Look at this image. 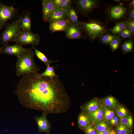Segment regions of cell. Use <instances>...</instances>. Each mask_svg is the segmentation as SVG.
I'll use <instances>...</instances> for the list:
<instances>
[{
    "instance_id": "obj_1",
    "label": "cell",
    "mask_w": 134,
    "mask_h": 134,
    "mask_svg": "<svg viewBox=\"0 0 134 134\" xmlns=\"http://www.w3.org/2000/svg\"><path fill=\"white\" fill-rule=\"evenodd\" d=\"M58 78L42 76L38 72L22 76L16 90L20 102L27 108L47 114L65 112L70 107L71 101Z\"/></svg>"
},
{
    "instance_id": "obj_2",
    "label": "cell",
    "mask_w": 134,
    "mask_h": 134,
    "mask_svg": "<svg viewBox=\"0 0 134 134\" xmlns=\"http://www.w3.org/2000/svg\"><path fill=\"white\" fill-rule=\"evenodd\" d=\"M86 22L79 21L80 28L86 38L91 41L98 39L104 34L110 33V29L104 22L89 18Z\"/></svg>"
},
{
    "instance_id": "obj_3",
    "label": "cell",
    "mask_w": 134,
    "mask_h": 134,
    "mask_svg": "<svg viewBox=\"0 0 134 134\" xmlns=\"http://www.w3.org/2000/svg\"><path fill=\"white\" fill-rule=\"evenodd\" d=\"M34 51L32 49L17 57L16 63V75L18 77L40 70L34 60Z\"/></svg>"
},
{
    "instance_id": "obj_4",
    "label": "cell",
    "mask_w": 134,
    "mask_h": 134,
    "mask_svg": "<svg viewBox=\"0 0 134 134\" xmlns=\"http://www.w3.org/2000/svg\"><path fill=\"white\" fill-rule=\"evenodd\" d=\"M126 4H123L121 1L118 4L107 5L104 10L105 23L107 24L111 21L116 23L126 20L128 18V11Z\"/></svg>"
},
{
    "instance_id": "obj_5",
    "label": "cell",
    "mask_w": 134,
    "mask_h": 134,
    "mask_svg": "<svg viewBox=\"0 0 134 134\" xmlns=\"http://www.w3.org/2000/svg\"><path fill=\"white\" fill-rule=\"evenodd\" d=\"M22 15L18 16L15 20L6 24L3 31L0 36V41L3 45L7 44L9 42H13L21 30L20 22Z\"/></svg>"
},
{
    "instance_id": "obj_6",
    "label": "cell",
    "mask_w": 134,
    "mask_h": 134,
    "mask_svg": "<svg viewBox=\"0 0 134 134\" xmlns=\"http://www.w3.org/2000/svg\"><path fill=\"white\" fill-rule=\"evenodd\" d=\"M101 0H76L74 1L75 9L78 13L88 18L89 14L100 7Z\"/></svg>"
},
{
    "instance_id": "obj_7",
    "label": "cell",
    "mask_w": 134,
    "mask_h": 134,
    "mask_svg": "<svg viewBox=\"0 0 134 134\" xmlns=\"http://www.w3.org/2000/svg\"><path fill=\"white\" fill-rule=\"evenodd\" d=\"M40 38L38 34H34L32 32H26L21 30L13 42L22 45L30 44L34 46L39 44Z\"/></svg>"
},
{
    "instance_id": "obj_8",
    "label": "cell",
    "mask_w": 134,
    "mask_h": 134,
    "mask_svg": "<svg viewBox=\"0 0 134 134\" xmlns=\"http://www.w3.org/2000/svg\"><path fill=\"white\" fill-rule=\"evenodd\" d=\"M18 9L13 6H8L0 0V31L6 24L8 20L16 16Z\"/></svg>"
},
{
    "instance_id": "obj_9",
    "label": "cell",
    "mask_w": 134,
    "mask_h": 134,
    "mask_svg": "<svg viewBox=\"0 0 134 134\" xmlns=\"http://www.w3.org/2000/svg\"><path fill=\"white\" fill-rule=\"evenodd\" d=\"M32 49L31 48H24L22 45L17 43L12 45L7 44L1 48L0 53L1 54H5L18 57Z\"/></svg>"
},
{
    "instance_id": "obj_10",
    "label": "cell",
    "mask_w": 134,
    "mask_h": 134,
    "mask_svg": "<svg viewBox=\"0 0 134 134\" xmlns=\"http://www.w3.org/2000/svg\"><path fill=\"white\" fill-rule=\"evenodd\" d=\"M65 31L66 37L68 39H75L86 38L79 27L70 23Z\"/></svg>"
},
{
    "instance_id": "obj_11",
    "label": "cell",
    "mask_w": 134,
    "mask_h": 134,
    "mask_svg": "<svg viewBox=\"0 0 134 134\" xmlns=\"http://www.w3.org/2000/svg\"><path fill=\"white\" fill-rule=\"evenodd\" d=\"M47 114L43 113L40 116H35L34 119L37 124L39 132H45L49 134L51 125L47 118Z\"/></svg>"
},
{
    "instance_id": "obj_12",
    "label": "cell",
    "mask_w": 134,
    "mask_h": 134,
    "mask_svg": "<svg viewBox=\"0 0 134 134\" xmlns=\"http://www.w3.org/2000/svg\"><path fill=\"white\" fill-rule=\"evenodd\" d=\"M68 18L49 22V30L52 33L65 31L70 23Z\"/></svg>"
},
{
    "instance_id": "obj_13",
    "label": "cell",
    "mask_w": 134,
    "mask_h": 134,
    "mask_svg": "<svg viewBox=\"0 0 134 134\" xmlns=\"http://www.w3.org/2000/svg\"><path fill=\"white\" fill-rule=\"evenodd\" d=\"M100 100L94 98L80 107L81 111L85 113L93 112L102 106Z\"/></svg>"
},
{
    "instance_id": "obj_14",
    "label": "cell",
    "mask_w": 134,
    "mask_h": 134,
    "mask_svg": "<svg viewBox=\"0 0 134 134\" xmlns=\"http://www.w3.org/2000/svg\"><path fill=\"white\" fill-rule=\"evenodd\" d=\"M42 19L46 21L56 8L54 6L52 0H42Z\"/></svg>"
},
{
    "instance_id": "obj_15",
    "label": "cell",
    "mask_w": 134,
    "mask_h": 134,
    "mask_svg": "<svg viewBox=\"0 0 134 134\" xmlns=\"http://www.w3.org/2000/svg\"><path fill=\"white\" fill-rule=\"evenodd\" d=\"M31 18V12L26 10L25 14L22 15L20 21L21 30L26 32H32Z\"/></svg>"
},
{
    "instance_id": "obj_16",
    "label": "cell",
    "mask_w": 134,
    "mask_h": 134,
    "mask_svg": "<svg viewBox=\"0 0 134 134\" xmlns=\"http://www.w3.org/2000/svg\"><path fill=\"white\" fill-rule=\"evenodd\" d=\"M67 18L68 17L67 11L56 8L47 19L46 22H50Z\"/></svg>"
},
{
    "instance_id": "obj_17",
    "label": "cell",
    "mask_w": 134,
    "mask_h": 134,
    "mask_svg": "<svg viewBox=\"0 0 134 134\" xmlns=\"http://www.w3.org/2000/svg\"><path fill=\"white\" fill-rule=\"evenodd\" d=\"M77 123L79 128L82 130L93 122L86 113L81 111L78 116Z\"/></svg>"
},
{
    "instance_id": "obj_18",
    "label": "cell",
    "mask_w": 134,
    "mask_h": 134,
    "mask_svg": "<svg viewBox=\"0 0 134 134\" xmlns=\"http://www.w3.org/2000/svg\"><path fill=\"white\" fill-rule=\"evenodd\" d=\"M100 100L101 103L104 108L115 109L119 103L116 99L112 96H108Z\"/></svg>"
},
{
    "instance_id": "obj_19",
    "label": "cell",
    "mask_w": 134,
    "mask_h": 134,
    "mask_svg": "<svg viewBox=\"0 0 134 134\" xmlns=\"http://www.w3.org/2000/svg\"><path fill=\"white\" fill-rule=\"evenodd\" d=\"M104 109L102 106L93 112L85 113L89 116L93 123L95 124L103 119Z\"/></svg>"
},
{
    "instance_id": "obj_20",
    "label": "cell",
    "mask_w": 134,
    "mask_h": 134,
    "mask_svg": "<svg viewBox=\"0 0 134 134\" xmlns=\"http://www.w3.org/2000/svg\"><path fill=\"white\" fill-rule=\"evenodd\" d=\"M128 29V23L125 21H122L116 23L115 25L110 29V32L113 35L117 36L122 31Z\"/></svg>"
},
{
    "instance_id": "obj_21",
    "label": "cell",
    "mask_w": 134,
    "mask_h": 134,
    "mask_svg": "<svg viewBox=\"0 0 134 134\" xmlns=\"http://www.w3.org/2000/svg\"><path fill=\"white\" fill-rule=\"evenodd\" d=\"M134 38L125 40L121 44V51L124 55L133 52L134 50Z\"/></svg>"
},
{
    "instance_id": "obj_22",
    "label": "cell",
    "mask_w": 134,
    "mask_h": 134,
    "mask_svg": "<svg viewBox=\"0 0 134 134\" xmlns=\"http://www.w3.org/2000/svg\"><path fill=\"white\" fill-rule=\"evenodd\" d=\"M67 11L68 18L70 23L77 25L80 28L79 21L78 18V13L76 9L71 6Z\"/></svg>"
},
{
    "instance_id": "obj_23",
    "label": "cell",
    "mask_w": 134,
    "mask_h": 134,
    "mask_svg": "<svg viewBox=\"0 0 134 134\" xmlns=\"http://www.w3.org/2000/svg\"><path fill=\"white\" fill-rule=\"evenodd\" d=\"M114 109L116 115L120 119L130 115L127 109L123 105L119 103Z\"/></svg>"
},
{
    "instance_id": "obj_24",
    "label": "cell",
    "mask_w": 134,
    "mask_h": 134,
    "mask_svg": "<svg viewBox=\"0 0 134 134\" xmlns=\"http://www.w3.org/2000/svg\"><path fill=\"white\" fill-rule=\"evenodd\" d=\"M33 46V48L34 50V54L39 60L43 62L47 67L50 65L51 63L56 61L48 60L43 53L36 49L34 46Z\"/></svg>"
},
{
    "instance_id": "obj_25",
    "label": "cell",
    "mask_w": 134,
    "mask_h": 134,
    "mask_svg": "<svg viewBox=\"0 0 134 134\" xmlns=\"http://www.w3.org/2000/svg\"><path fill=\"white\" fill-rule=\"evenodd\" d=\"M123 40L117 35L110 42L109 44L111 51L114 52L119 49Z\"/></svg>"
},
{
    "instance_id": "obj_26",
    "label": "cell",
    "mask_w": 134,
    "mask_h": 134,
    "mask_svg": "<svg viewBox=\"0 0 134 134\" xmlns=\"http://www.w3.org/2000/svg\"><path fill=\"white\" fill-rule=\"evenodd\" d=\"M95 126L97 133L111 128L109 125L108 122L104 119L95 123Z\"/></svg>"
},
{
    "instance_id": "obj_27",
    "label": "cell",
    "mask_w": 134,
    "mask_h": 134,
    "mask_svg": "<svg viewBox=\"0 0 134 134\" xmlns=\"http://www.w3.org/2000/svg\"><path fill=\"white\" fill-rule=\"evenodd\" d=\"M116 36L112 35L110 33H108L104 34L98 39L100 43L105 45H109L111 41Z\"/></svg>"
},
{
    "instance_id": "obj_28",
    "label": "cell",
    "mask_w": 134,
    "mask_h": 134,
    "mask_svg": "<svg viewBox=\"0 0 134 134\" xmlns=\"http://www.w3.org/2000/svg\"><path fill=\"white\" fill-rule=\"evenodd\" d=\"M55 68L54 67L50 66V65H49L47 67V68L45 71L43 73L40 74L42 76L50 78L58 77L55 73Z\"/></svg>"
},
{
    "instance_id": "obj_29",
    "label": "cell",
    "mask_w": 134,
    "mask_h": 134,
    "mask_svg": "<svg viewBox=\"0 0 134 134\" xmlns=\"http://www.w3.org/2000/svg\"><path fill=\"white\" fill-rule=\"evenodd\" d=\"M116 115V113L114 109L104 107L103 119L107 122H108Z\"/></svg>"
},
{
    "instance_id": "obj_30",
    "label": "cell",
    "mask_w": 134,
    "mask_h": 134,
    "mask_svg": "<svg viewBox=\"0 0 134 134\" xmlns=\"http://www.w3.org/2000/svg\"><path fill=\"white\" fill-rule=\"evenodd\" d=\"M133 119L131 115H128L120 119V124L131 129L133 125Z\"/></svg>"
},
{
    "instance_id": "obj_31",
    "label": "cell",
    "mask_w": 134,
    "mask_h": 134,
    "mask_svg": "<svg viewBox=\"0 0 134 134\" xmlns=\"http://www.w3.org/2000/svg\"><path fill=\"white\" fill-rule=\"evenodd\" d=\"M118 35L123 40L126 39L134 38V34L128 29L122 31Z\"/></svg>"
},
{
    "instance_id": "obj_32",
    "label": "cell",
    "mask_w": 134,
    "mask_h": 134,
    "mask_svg": "<svg viewBox=\"0 0 134 134\" xmlns=\"http://www.w3.org/2000/svg\"><path fill=\"white\" fill-rule=\"evenodd\" d=\"M85 134H97V132L95 126V124L93 123L82 129Z\"/></svg>"
},
{
    "instance_id": "obj_33",
    "label": "cell",
    "mask_w": 134,
    "mask_h": 134,
    "mask_svg": "<svg viewBox=\"0 0 134 134\" xmlns=\"http://www.w3.org/2000/svg\"><path fill=\"white\" fill-rule=\"evenodd\" d=\"M72 0H62L58 8L65 11H67L71 6Z\"/></svg>"
},
{
    "instance_id": "obj_34",
    "label": "cell",
    "mask_w": 134,
    "mask_h": 134,
    "mask_svg": "<svg viewBox=\"0 0 134 134\" xmlns=\"http://www.w3.org/2000/svg\"><path fill=\"white\" fill-rule=\"evenodd\" d=\"M120 118L116 115L110 120L108 123L111 127H115L120 124Z\"/></svg>"
},
{
    "instance_id": "obj_35",
    "label": "cell",
    "mask_w": 134,
    "mask_h": 134,
    "mask_svg": "<svg viewBox=\"0 0 134 134\" xmlns=\"http://www.w3.org/2000/svg\"><path fill=\"white\" fill-rule=\"evenodd\" d=\"M125 20L128 23V29L134 34V20L127 18Z\"/></svg>"
},
{
    "instance_id": "obj_36",
    "label": "cell",
    "mask_w": 134,
    "mask_h": 134,
    "mask_svg": "<svg viewBox=\"0 0 134 134\" xmlns=\"http://www.w3.org/2000/svg\"><path fill=\"white\" fill-rule=\"evenodd\" d=\"M130 129L122 125L120 134H128L131 133V131Z\"/></svg>"
},
{
    "instance_id": "obj_37",
    "label": "cell",
    "mask_w": 134,
    "mask_h": 134,
    "mask_svg": "<svg viewBox=\"0 0 134 134\" xmlns=\"http://www.w3.org/2000/svg\"><path fill=\"white\" fill-rule=\"evenodd\" d=\"M127 18L134 20V8L128 9Z\"/></svg>"
},
{
    "instance_id": "obj_38",
    "label": "cell",
    "mask_w": 134,
    "mask_h": 134,
    "mask_svg": "<svg viewBox=\"0 0 134 134\" xmlns=\"http://www.w3.org/2000/svg\"><path fill=\"white\" fill-rule=\"evenodd\" d=\"M126 5L128 9L134 8V0H131Z\"/></svg>"
},
{
    "instance_id": "obj_39",
    "label": "cell",
    "mask_w": 134,
    "mask_h": 134,
    "mask_svg": "<svg viewBox=\"0 0 134 134\" xmlns=\"http://www.w3.org/2000/svg\"><path fill=\"white\" fill-rule=\"evenodd\" d=\"M122 125L119 124L115 126V129L116 131V134H120L121 131Z\"/></svg>"
},
{
    "instance_id": "obj_40",
    "label": "cell",
    "mask_w": 134,
    "mask_h": 134,
    "mask_svg": "<svg viewBox=\"0 0 134 134\" xmlns=\"http://www.w3.org/2000/svg\"><path fill=\"white\" fill-rule=\"evenodd\" d=\"M62 0H52L53 3L56 8H59Z\"/></svg>"
},
{
    "instance_id": "obj_41",
    "label": "cell",
    "mask_w": 134,
    "mask_h": 134,
    "mask_svg": "<svg viewBox=\"0 0 134 134\" xmlns=\"http://www.w3.org/2000/svg\"><path fill=\"white\" fill-rule=\"evenodd\" d=\"M111 128H109L103 131L97 132V134H107Z\"/></svg>"
},
{
    "instance_id": "obj_42",
    "label": "cell",
    "mask_w": 134,
    "mask_h": 134,
    "mask_svg": "<svg viewBox=\"0 0 134 134\" xmlns=\"http://www.w3.org/2000/svg\"><path fill=\"white\" fill-rule=\"evenodd\" d=\"M107 134H116V131L115 129H112V128L108 132Z\"/></svg>"
},
{
    "instance_id": "obj_43",
    "label": "cell",
    "mask_w": 134,
    "mask_h": 134,
    "mask_svg": "<svg viewBox=\"0 0 134 134\" xmlns=\"http://www.w3.org/2000/svg\"><path fill=\"white\" fill-rule=\"evenodd\" d=\"M114 1H115V2H116L117 3V4H119L120 3V2H121V0H114Z\"/></svg>"
},
{
    "instance_id": "obj_44",
    "label": "cell",
    "mask_w": 134,
    "mask_h": 134,
    "mask_svg": "<svg viewBox=\"0 0 134 134\" xmlns=\"http://www.w3.org/2000/svg\"><path fill=\"white\" fill-rule=\"evenodd\" d=\"M1 47H0V49H1Z\"/></svg>"
},
{
    "instance_id": "obj_45",
    "label": "cell",
    "mask_w": 134,
    "mask_h": 134,
    "mask_svg": "<svg viewBox=\"0 0 134 134\" xmlns=\"http://www.w3.org/2000/svg\"><path fill=\"white\" fill-rule=\"evenodd\" d=\"M132 134L131 133H130V134Z\"/></svg>"
}]
</instances>
